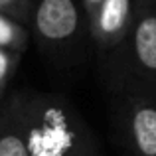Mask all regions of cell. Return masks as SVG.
I'll list each match as a JSON object with an SVG mask.
<instances>
[{"label":"cell","mask_w":156,"mask_h":156,"mask_svg":"<svg viewBox=\"0 0 156 156\" xmlns=\"http://www.w3.org/2000/svg\"><path fill=\"white\" fill-rule=\"evenodd\" d=\"M34 24L38 36L48 44H63L79 30V10L75 0H40Z\"/></svg>","instance_id":"cell-2"},{"label":"cell","mask_w":156,"mask_h":156,"mask_svg":"<svg viewBox=\"0 0 156 156\" xmlns=\"http://www.w3.org/2000/svg\"><path fill=\"white\" fill-rule=\"evenodd\" d=\"M134 55L148 71H156V14L144 16L133 34Z\"/></svg>","instance_id":"cell-5"},{"label":"cell","mask_w":156,"mask_h":156,"mask_svg":"<svg viewBox=\"0 0 156 156\" xmlns=\"http://www.w3.org/2000/svg\"><path fill=\"white\" fill-rule=\"evenodd\" d=\"M6 73H8V59H6V55L0 51V83L4 81Z\"/></svg>","instance_id":"cell-8"},{"label":"cell","mask_w":156,"mask_h":156,"mask_svg":"<svg viewBox=\"0 0 156 156\" xmlns=\"http://www.w3.org/2000/svg\"><path fill=\"white\" fill-rule=\"evenodd\" d=\"M130 140L138 156H156V105H134L130 115Z\"/></svg>","instance_id":"cell-3"},{"label":"cell","mask_w":156,"mask_h":156,"mask_svg":"<svg viewBox=\"0 0 156 156\" xmlns=\"http://www.w3.org/2000/svg\"><path fill=\"white\" fill-rule=\"evenodd\" d=\"M0 156H30L20 126L14 122L0 129Z\"/></svg>","instance_id":"cell-6"},{"label":"cell","mask_w":156,"mask_h":156,"mask_svg":"<svg viewBox=\"0 0 156 156\" xmlns=\"http://www.w3.org/2000/svg\"><path fill=\"white\" fill-rule=\"evenodd\" d=\"M130 0H103L97 16V36L103 42L121 36L129 22Z\"/></svg>","instance_id":"cell-4"},{"label":"cell","mask_w":156,"mask_h":156,"mask_svg":"<svg viewBox=\"0 0 156 156\" xmlns=\"http://www.w3.org/2000/svg\"><path fill=\"white\" fill-rule=\"evenodd\" d=\"M34 107L22 115L20 122L30 156H91V144L79 119L57 105L36 101Z\"/></svg>","instance_id":"cell-1"},{"label":"cell","mask_w":156,"mask_h":156,"mask_svg":"<svg viewBox=\"0 0 156 156\" xmlns=\"http://www.w3.org/2000/svg\"><path fill=\"white\" fill-rule=\"evenodd\" d=\"M18 4H20V0H0V10L2 12H12V10H16Z\"/></svg>","instance_id":"cell-7"}]
</instances>
